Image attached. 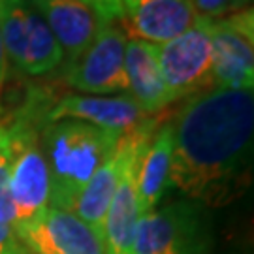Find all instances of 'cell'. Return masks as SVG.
<instances>
[{
  "instance_id": "ac0fdd59",
  "label": "cell",
  "mask_w": 254,
  "mask_h": 254,
  "mask_svg": "<svg viewBox=\"0 0 254 254\" xmlns=\"http://www.w3.org/2000/svg\"><path fill=\"white\" fill-rule=\"evenodd\" d=\"M83 6L91 9L102 23H117L125 19L123 0H79Z\"/></svg>"
},
{
  "instance_id": "3957f363",
  "label": "cell",
  "mask_w": 254,
  "mask_h": 254,
  "mask_svg": "<svg viewBox=\"0 0 254 254\" xmlns=\"http://www.w3.org/2000/svg\"><path fill=\"white\" fill-rule=\"evenodd\" d=\"M119 139L117 134L73 119L47 123L40 132V147L49 173V207L72 211Z\"/></svg>"
},
{
  "instance_id": "2e32d148",
  "label": "cell",
  "mask_w": 254,
  "mask_h": 254,
  "mask_svg": "<svg viewBox=\"0 0 254 254\" xmlns=\"http://www.w3.org/2000/svg\"><path fill=\"white\" fill-rule=\"evenodd\" d=\"M173 128L172 123H160L139 160L136 173V190L139 213L147 215L162 203L172 189Z\"/></svg>"
},
{
  "instance_id": "9a60e30c",
  "label": "cell",
  "mask_w": 254,
  "mask_h": 254,
  "mask_svg": "<svg viewBox=\"0 0 254 254\" xmlns=\"http://www.w3.org/2000/svg\"><path fill=\"white\" fill-rule=\"evenodd\" d=\"M125 70H127L128 94L145 111V115L149 117L158 115L175 102L170 89L164 83L162 72L156 61V46L128 38Z\"/></svg>"
},
{
  "instance_id": "5bb4252c",
  "label": "cell",
  "mask_w": 254,
  "mask_h": 254,
  "mask_svg": "<svg viewBox=\"0 0 254 254\" xmlns=\"http://www.w3.org/2000/svg\"><path fill=\"white\" fill-rule=\"evenodd\" d=\"M51 28L64 53V63L73 64L92 44L102 21L79 0H30Z\"/></svg>"
},
{
  "instance_id": "7a4b0ae2",
  "label": "cell",
  "mask_w": 254,
  "mask_h": 254,
  "mask_svg": "<svg viewBox=\"0 0 254 254\" xmlns=\"http://www.w3.org/2000/svg\"><path fill=\"white\" fill-rule=\"evenodd\" d=\"M53 96L46 89H30L17 111L2 119L9 149V196L13 230L38 218L49 207V173L40 147Z\"/></svg>"
},
{
  "instance_id": "e0dca14e",
  "label": "cell",
  "mask_w": 254,
  "mask_h": 254,
  "mask_svg": "<svg viewBox=\"0 0 254 254\" xmlns=\"http://www.w3.org/2000/svg\"><path fill=\"white\" fill-rule=\"evenodd\" d=\"M0 218L13 228V203L9 196V149L6 127L0 121Z\"/></svg>"
},
{
  "instance_id": "52a82bcc",
  "label": "cell",
  "mask_w": 254,
  "mask_h": 254,
  "mask_svg": "<svg viewBox=\"0 0 254 254\" xmlns=\"http://www.w3.org/2000/svg\"><path fill=\"white\" fill-rule=\"evenodd\" d=\"M127 34L117 23H102L92 44L73 64L66 66L64 81L79 94L113 96L128 92L125 53Z\"/></svg>"
},
{
  "instance_id": "8fae6325",
  "label": "cell",
  "mask_w": 254,
  "mask_h": 254,
  "mask_svg": "<svg viewBox=\"0 0 254 254\" xmlns=\"http://www.w3.org/2000/svg\"><path fill=\"white\" fill-rule=\"evenodd\" d=\"M149 115L136 104V100L128 94H113V96H92V94H79L68 92L53 102L47 113V123L73 119L81 121L106 132L125 136L127 132L134 130L141 125Z\"/></svg>"
},
{
  "instance_id": "7402d4cb",
  "label": "cell",
  "mask_w": 254,
  "mask_h": 254,
  "mask_svg": "<svg viewBox=\"0 0 254 254\" xmlns=\"http://www.w3.org/2000/svg\"><path fill=\"white\" fill-rule=\"evenodd\" d=\"M251 4H253V0H232V8H230V11L234 13V11L249 9L251 8Z\"/></svg>"
},
{
  "instance_id": "44dd1931",
  "label": "cell",
  "mask_w": 254,
  "mask_h": 254,
  "mask_svg": "<svg viewBox=\"0 0 254 254\" xmlns=\"http://www.w3.org/2000/svg\"><path fill=\"white\" fill-rule=\"evenodd\" d=\"M8 57L4 51V42H2V0H0V121L4 119V106H2V94H4V85H6V68H8Z\"/></svg>"
},
{
  "instance_id": "ffe728a7",
  "label": "cell",
  "mask_w": 254,
  "mask_h": 254,
  "mask_svg": "<svg viewBox=\"0 0 254 254\" xmlns=\"http://www.w3.org/2000/svg\"><path fill=\"white\" fill-rule=\"evenodd\" d=\"M27 247L19 241L15 230L0 218V254H21Z\"/></svg>"
},
{
  "instance_id": "7c38bea8",
  "label": "cell",
  "mask_w": 254,
  "mask_h": 254,
  "mask_svg": "<svg viewBox=\"0 0 254 254\" xmlns=\"http://www.w3.org/2000/svg\"><path fill=\"white\" fill-rule=\"evenodd\" d=\"M123 30L127 38L153 46L183 34L200 15L194 0H123Z\"/></svg>"
},
{
  "instance_id": "277c9868",
  "label": "cell",
  "mask_w": 254,
  "mask_h": 254,
  "mask_svg": "<svg viewBox=\"0 0 254 254\" xmlns=\"http://www.w3.org/2000/svg\"><path fill=\"white\" fill-rule=\"evenodd\" d=\"M213 230L200 203L173 200L139 217L134 254H211Z\"/></svg>"
},
{
  "instance_id": "ba28073f",
  "label": "cell",
  "mask_w": 254,
  "mask_h": 254,
  "mask_svg": "<svg viewBox=\"0 0 254 254\" xmlns=\"http://www.w3.org/2000/svg\"><path fill=\"white\" fill-rule=\"evenodd\" d=\"M213 68L211 85L230 91L254 89V11L253 8L211 19Z\"/></svg>"
},
{
  "instance_id": "9c48e42d",
  "label": "cell",
  "mask_w": 254,
  "mask_h": 254,
  "mask_svg": "<svg viewBox=\"0 0 254 254\" xmlns=\"http://www.w3.org/2000/svg\"><path fill=\"white\" fill-rule=\"evenodd\" d=\"M158 125H160L158 119L147 117L134 130H130L125 136H121L115 151L96 170V173L91 177V181L87 183V187L83 189V192L79 194L77 201H75L72 213L75 217L81 218L89 228H92L100 239L104 218H106V213H108L109 209V203L113 200V194L117 190L119 181L123 177V172L127 168L130 154L134 153V149L147 136L154 134V130L158 128Z\"/></svg>"
},
{
  "instance_id": "4fadbf2b",
  "label": "cell",
  "mask_w": 254,
  "mask_h": 254,
  "mask_svg": "<svg viewBox=\"0 0 254 254\" xmlns=\"http://www.w3.org/2000/svg\"><path fill=\"white\" fill-rule=\"evenodd\" d=\"M154 134L147 136L134 149V153L130 154L123 177L119 181L117 190L113 194V200L109 203V209L104 218V226H102L104 254H134L137 222L141 217L139 203H137L136 173L139 160H141Z\"/></svg>"
},
{
  "instance_id": "30bf717a",
  "label": "cell",
  "mask_w": 254,
  "mask_h": 254,
  "mask_svg": "<svg viewBox=\"0 0 254 254\" xmlns=\"http://www.w3.org/2000/svg\"><path fill=\"white\" fill-rule=\"evenodd\" d=\"M15 234L34 254H104L98 234L64 209L47 207L38 218L15 228Z\"/></svg>"
},
{
  "instance_id": "5b68a950",
  "label": "cell",
  "mask_w": 254,
  "mask_h": 254,
  "mask_svg": "<svg viewBox=\"0 0 254 254\" xmlns=\"http://www.w3.org/2000/svg\"><path fill=\"white\" fill-rule=\"evenodd\" d=\"M4 51L19 72L38 77L64 64V53L30 0H2Z\"/></svg>"
},
{
  "instance_id": "d6986e66",
  "label": "cell",
  "mask_w": 254,
  "mask_h": 254,
  "mask_svg": "<svg viewBox=\"0 0 254 254\" xmlns=\"http://www.w3.org/2000/svg\"><path fill=\"white\" fill-rule=\"evenodd\" d=\"M196 11L209 19L226 17L232 8V0H194Z\"/></svg>"
},
{
  "instance_id": "6da1fadb",
  "label": "cell",
  "mask_w": 254,
  "mask_h": 254,
  "mask_svg": "<svg viewBox=\"0 0 254 254\" xmlns=\"http://www.w3.org/2000/svg\"><path fill=\"white\" fill-rule=\"evenodd\" d=\"M170 123L172 189L201 207L241 198L253 175V91L205 89L187 98Z\"/></svg>"
},
{
  "instance_id": "603a6c76",
  "label": "cell",
  "mask_w": 254,
  "mask_h": 254,
  "mask_svg": "<svg viewBox=\"0 0 254 254\" xmlns=\"http://www.w3.org/2000/svg\"><path fill=\"white\" fill-rule=\"evenodd\" d=\"M21 254H34V253H30V251H28V249H27V251H25V253H21Z\"/></svg>"
},
{
  "instance_id": "8992f818",
  "label": "cell",
  "mask_w": 254,
  "mask_h": 254,
  "mask_svg": "<svg viewBox=\"0 0 254 254\" xmlns=\"http://www.w3.org/2000/svg\"><path fill=\"white\" fill-rule=\"evenodd\" d=\"M211 19L198 15L183 34L156 46V61L164 83L173 100H187L198 92L211 89L213 47H211Z\"/></svg>"
}]
</instances>
